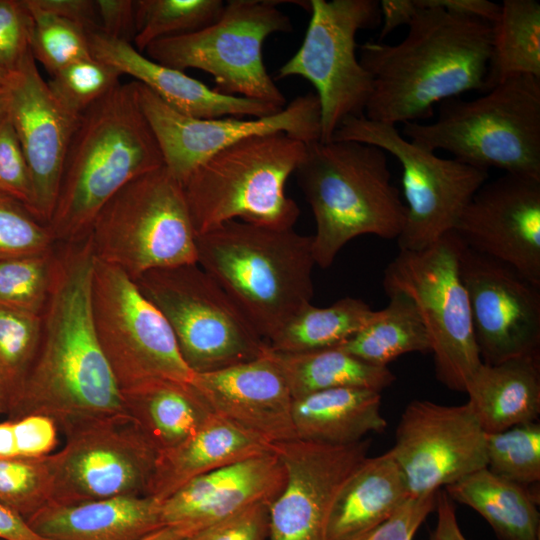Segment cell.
<instances>
[{
    "mask_svg": "<svg viewBox=\"0 0 540 540\" xmlns=\"http://www.w3.org/2000/svg\"><path fill=\"white\" fill-rule=\"evenodd\" d=\"M59 245L36 357L6 418L43 415L68 436L127 415L95 327L92 242L87 235Z\"/></svg>",
    "mask_w": 540,
    "mask_h": 540,
    "instance_id": "obj_1",
    "label": "cell"
},
{
    "mask_svg": "<svg viewBox=\"0 0 540 540\" xmlns=\"http://www.w3.org/2000/svg\"><path fill=\"white\" fill-rule=\"evenodd\" d=\"M417 13L397 44L366 42L360 63L373 80L364 116L387 124L418 122L460 94L487 92L491 23L416 0Z\"/></svg>",
    "mask_w": 540,
    "mask_h": 540,
    "instance_id": "obj_2",
    "label": "cell"
},
{
    "mask_svg": "<svg viewBox=\"0 0 540 540\" xmlns=\"http://www.w3.org/2000/svg\"><path fill=\"white\" fill-rule=\"evenodd\" d=\"M164 166L134 81L119 83L82 115L48 224L57 244L86 237L102 207L133 179Z\"/></svg>",
    "mask_w": 540,
    "mask_h": 540,
    "instance_id": "obj_3",
    "label": "cell"
},
{
    "mask_svg": "<svg viewBox=\"0 0 540 540\" xmlns=\"http://www.w3.org/2000/svg\"><path fill=\"white\" fill-rule=\"evenodd\" d=\"M312 236L228 221L196 236L197 264L269 343L314 294Z\"/></svg>",
    "mask_w": 540,
    "mask_h": 540,
    "instance_id": "obj_4",
    "label": "cell"
},
{
    "mask_svg": "<svg viewBox=\"0 0 540 540\" xmlns=\"http://www.w3.org/2000/svg\"><path fill=\"white\" fill-rule=\"evenodd\" d=\"M316 224L315 264L328 268L352 239L374 235L397 239L406 208L391 182L387 153L348 140L308 143L295 171Z\"/></svg>",
    "mask_w": 540,
    "mask_h": 540,
    "instance_id": "obj_5",
    "label": "cell"
},
{
    "mask_svg": "<svg viewBox=\"0 0 540 540\" xmlns=\"http://www.w3.org/2000/svg\"><path fill=\"white\" fill-rule=\"evenodd\" d=\"M401 134L478 169L540 179V79L514 76L475 99L444 100L433 122L405 123Z\"/></svg>",
    "mask_w": 540,
    "mask_h": 540,
    "instance_id": "obj_6",
    "label": "cell"
},
{
    "mask_svg": "<svg viewBox=\"0 0 540 540\" xmlns=\"http://www.w3.org/2000/svg\"><path fill=\"white\" fill-rule=\"evenodd\" d=\"M306 145L285 132L255 135L200 164L183 184L196 236L238 219L279 230L293 228L300 210L285 186Z\"/></svg>",
    "mask_w": 540,
    "mask_h": 540,
    "instance_id": "obj_7",
    "label": "cell"
},
{
    "mask_svg": "<svg viewBox=\"0 0 540 540\" xmlns=\"http://www.w3.org/2000/svg\"><path fill=\"white\" fill-rule=\"evenodd\" d=\"M88 235L95 257L133 280L150 270L197 263L184 189L165 166L121 188L99 211Z\"/></svg>",
    "mask_w": 540,
    "mask_h": 540,
    "instance_id": "obj_8",
    "label": "cell"
},
{
    "mask_svg": "<svg viewBox=\"0 0 540 540\" xmlns=\"http://www.w3.org/2000/svg\"><path fill=\"white\" fill-rule=\"evenodd\" d=\"M273 0H230L221 17L193 33L151 43L147 57L170 68L209 73L216 91L283 108L287 101L263 61V45L274 33L293 30Z\"/></svg>",
    "mask_w": 540,
    "mask_h": 540,
    "instance_id": "obj_9",
    "label": "cell"
},
{
    "mask_svg": "<svg viewBox=\"0 0 540 540\" xmlns=\"http://www.w3.org/2000/svg\"><path fill=\"white\" fill-rule=\"evenodd\" d=\"M167 320L193 373H207L262 356L268 343L197 263L150 270L136 280Z\"/></svg>",
    "mask_w": 540,
    "mask_h": 540,
    "instance_id": "obj_10",
    "label": "cell"
},
{
    "mask_svg": "<svg viewBox=\"0 0 540 540\" xmlns=\"http://www.w3.org/2000/svg\"><path fill=\"white\" fill-rule=\"evenodd\" d=\"M464 246L451 231L426 249L399 250L382 281L386 295L402 293L413 301L429 336L437 379L459 392L482 364L459 270Z\"/></svg>",
    "mask_w": 540,
    "mask_h": 540,
    "instance_id": "obj_11",
    "label": "cell"
},
{
    "mask_svg": "<svg viewBox=\"0 0 540 540\" xmlns=\"http://www.w3.org/2000/svg\"><path fill=\"white\" fill-rule=\"evenodd\" d=\"M331 140L379 147L402 169L405 222L397 237L399 250L419 251L453 231L457 221L489 173L454 158H443L406 139L396 125L348 117Z\"/></svg>",
    "mask_w": 540,
    "mask_h": 540,
    "instance_id": "obj_12",
    "label": "cell"
},
{
    "mask_svg": "<svg viewBox=\"0 0 540 540\" xmlns=\"http://www.w3.org/2000/svg\"><path fill=\"white\" fill-rule=\"evenodd\" d=\"M309 24L296 53L277 79L302 77L316 89L321 110L320 141L333 137L348 117L364 116L373 80L356 55V35L381 23L379 1L311 0Z\"/></svg>",
    "mask_w": 540,
    "mask_h": 540,
    "instance_id": "obj_13",
    "label": "cell"
},
{
    "mask_svg": "<svg viewBox=\"0 0 540 540\" xmlns=\"http://www.w3.org/2000/svg\"><path fill=\"white\" fill-rule=\"evenodd\" d=\"M92 307L98 339L120 391L151 379L191 382L159 309L123 270L96 258Z\"/></svg>",
    "mask_w": 540,
    "mask_h": 540,
    "instance_id": "obj_14",
    "label": "cell"
},
{
    "mask_svg": "<svg viewBox=\"0 0 540 540\" xmlns=\"http://www.w3.org/2000/svg\"><path fill=\"white\" fill-rule=\"evenodd\" d=\"M65 437L63 447L48 456L51 502L147 495L158 451L127 416Z\"/></svg>",
    "mask_w": 540,
    "mask_h": 540,
    "instance_id": "obj_15",
    "label": "cell"
},
{
    "mask_svg": "<svg viewBox=\"0 0 540 540\" xmlns=\"http://www.w3.org/2000/svg\"><path fill=\"white\" fill-rule=\"evenodd\" d=\"M140 108L161 150L164 166L182 184L204 161L245 138L285 132L308 144L321 137V110L315 93L293 99L271 115L195 118L185 115L134 81Z\"/></svg>",
    "mask_w": 540,
    "mask_h": 540,
    "instance_id": "obj_16",
    "label": "cell"
},
{
    "mask_svg": "<svg viewBox=\"0 0 540 540\" xmlns=\"http://www.w3.org/2000/svg\"><path fill=\"white\" fill-rule=\"evenodd\" d=\"M411 496H423L486 468L485 432L467 403L413 400L390 449Z\"/></svg>",
    "mask_w": 540,
    "mask_h": 540,
    "instance_id": "obj_17",
    "label": "cell"
},
{
    "mask_svg": "<svg viewBox=\"0 0 540 540\" xmlns=\"http://www.w3.org/2000/svg\"><path fill=\"white\" fill-rule=\"evenodd\" d=\"M482 363L540 355V285L464 246L459 262Z\"/></svg>",
    "mask_w": 540,
    "mask_h": 540,
    "instance_id": "obj_18",
    "label": "cell"
},
{
    "mask_svg": "<svg viewBox=\"0 0 540 540\" xmlns=\"http://www.w3.org/2000/svg\"><path fill=\"white\" fill-rule=\"evenodd\" d=\"M272 446L286 481L269 505L267 540H325L332 504L367 457L370 441L334 446L294 439Z\"/></svg>",
    "mask_w": 540,
    "mask_h": 540,
    "instance_id": "obj_19",
    "label": "cell"
},
{
    "mask_svg": "<svg viewBox=\"0 0 540 540\" xmlns=\"http://www.w3.org/2000/svg\"><path fill=\"white\" fill-rule=\"evenodd\" d=\"M453 231L468 249L540 285V179L505 173L487 180Z\"/></svg>",
    "mask_w": 540,
    "mask_h": 540,
    "instance_id": "obj_20",
    "label": "cell"
},
{
    "mask_svg": "<svg viewBox=\"0 0 540 540\" xmlns=\"http://www.w3.org/2000/svg\"><path fill=\"white\" fill-rule=\"evenodd\" d=\"M6 112L30 172L31 213L48 225L67 151L81 116L68 111L53 95L32 52L14 71L7 91Z\"/></svg>",
    "mask_w": 540,
    "mask_h": 540,
    "instance_id": "obj_21",
    "label": "cell"
},
{
    "mask_svg": "<svg viewBox=\"0 0 540 540\" xmlns=\"http://www.w3.org/2000/svg\"><path fill=\"white\" fill-rule=\"evenodd\" d=\"M268 349L248 362L194 373L191 383L213 414L275 445L296 439L294 399Z\"/></svg>",
    "mask_w": 540,
    "mask_h": 540,
    "instance_id": "obj_22",
    "label": "cell"
},
{
    "mask_svg": "<svg viewBox=\"0 0 540 540\" xmlns=\"http://www.w3.org/2000/svg\"><path fill=\"white\" fill-rule=\"evenodd\" d=\"M286 481L274 450L196 477L161 501L164 526L187 524L201 530L257 503L271 504Z\"/></svg>",
    "mask_w": 540,
    "mask_h": 540,
    "instance_id": "obj_23",
    "label": "cell"
},
{
    "mask_svg": "<svg viewBox=\"0 0 540 540\" xmlns=\"http://www.w3.org/2000/svg\"><path fill=\"white\" fill-rule=\"evenodd\" d=\"M91 55L147 87L175 110L195 118L263 117L282 108L222 94L201 81L162 65L138 51L130 42L99 30L87 32Z\"/></svg>",
    "mask_w": 540,
    "mask_h": 540,
    "instance_id": "obj_24",
    "label": "cell"
},
{
    "mask_svg": "<svg viewBox=\"0 0 540 540\" xmlns=\"http://www.w3.org/2000/svg\"><path fill=\"white\" fill-rule=\"evenodd\" d=\"M26 521L46 540H141L164 526L161 502L147 495L50 502Z\"/></svg>",
    "mask_w": 540,
    "mask_h": 540,
    "instance_id": "obj_25",
    "label": "cell"
},
{
    "mask_svg": "<svg viewBox=\"0 0 540 540\" xmlns=\"http://www.w3.org/2000/svg\"><path fill=\"white\" fill-rule=\"evenodd\" d=\"M272 450L271 444L212 413L192 436L158 453L147 496L161 502L196 477Z\"/></svg>",
    "mask_w": 540,
    "mask_h": 540,
    "instance_id": "obj_26",
    "label": "cell"
},
{
    "mask_svg": "<svg viewBox=\"0 0 540 540\" xmlns=\"http://www.w3.org/2000/svg\"><path fill=\"white\" fill-rule=\"evenodd\" d=\"M411 497L392 453L366 457L332 504L325 540H351L389 518Z\"/></svg>",
    "mask_w": 540,
    "mask_h": 540,
    "instance_id": "obj_27",
    "label": "cell"
},
{
    "mask_svg": "<svg viewBox=\"0 0 540 540\" xmlns=\"http://www.w3.org/2000/svg\"><path fill=\"white\" fill-rule=\"evenodd\" d=\"M470 409L485 433L537 421L540 414V355L482 363L466 391Z\"/></svg>",
    "mask_w": 540,
    "mask_h": 540,
    "instance_id": "obj_28",
    "label": "cell"
},
{
    "mask_svg": "<svg viewBox=\"0 0 540 540\" xmlns=\"http://www.w3.org/2000/svg\"><path fill=\"white\" fill-rule=\"evenodd\" d=\"M121 395L127 417L158 453L192 436L212 414L191 382L151 379Z\"/></svg>",
    "mask_w": 540,
    "mask_h": 540,
    "instance_id": "obj_29",
    "label": "cell"
},
{
    "mask_svg": "<svg viewBox=\"0 0 540 540\" xmlns=\"http://www.w3.org/2000/svg\"><path fill=\"white\" fill-rule=\"evenodd\" d=\"M380 406V392L357 387L332 388L294 399L296 439L334 446L357 443L370 432L386 429Z\"/></svg>",
    "mask_w": 540,
    "mask_h": 540,
    "instance_id": "obj_30",
    "label": "cell"
},
{
    "mask_svg": "<svg viewBox=\"0 0 540 540\" xmlns=\"http://www.w3.org/2000/svg\"><path fill=\"white\" fill-rule=\"evenodd\" d=\"M452 499L478 512L501 540H540L539 497L488 468L445 487Z\"/></svg>",
    "mask_w": 540,
    "mask_h": 540,
    "instance_id": "obj_31",
    "label": "cell"
},
{
    "mask_svg": "<svg viewBox=\"0 0 540 540\" xmlns=\"http://www.w3.org/2000/svg\"><path fill=\"white\" fill-rule=\"evenodd\" d=\"M268 353L281 372L293 399L340 387L381 392L395 381L388 367L367 363L335 347L303 353Z\"/></svg>",
    "mask_w": 540,
    "mask_h": 540,
    "instance_id": "obj_32",
    "label": "cell"
},
{
    "mask_svg": "<svg viewBox=\"0 0 540 540\" xmlns=\"http://www.w3.org/2000/svg\"><path fill=\"white\" fill-rule=\"evenodd\" d=\"M389 302L338 348L375 366L401 355L431 352L429 336L413 301L405 294L387 295Z\"/></svg>",
    "mask_w": 540,
    "mask_h": 540,
    "instance_id": "obj_33",
    "label": "cell"
},
{
    "mask_svg": "<svg viewBox=\"0 0 540 540\" xmlns=\"http://www.w3.org/2000/svg\"><path fill=\"white\" fill-rule=\"evenodd\" d=\"M491 26L488 90L514 76L540 79V3L504 0Z\"/></svg>",
    "mask_w": 540,
    "mask_h": 540,
    "instance_id": "obj_34",
    "label": "cell"
},
{
    "mask_svg": "<svg viewBox=\"0 0 540 540\" xmlns=\"http://www.w3.org/2000/svg\"><path fill=\"white\" fill-rule=\"evenodd\" d=\"M367 303L345 297L328 307L309 304L298 312L268 343L283 353H303L335 348L362 329L374 316Z\"/></svg>",
    "mask_w": 540,
    "mask_h": 540,
    "instance_id": "obj_35",
    "label": "cell"
},
{
    "mask_svg": "<svg viewBox=\"0 0 540 540\" xmlns=\"http://www.w3.org/2000/svg\"><path fill=\"white\" fill-rule=\"evenodd\" d=\"M42 316L0 306V396L2 415L17 402L39 347Z\"/></svg>",
    "mask_w": 540,
    "mask_h": 540,
    "instance_id": "obj_36",
    "label": "cell"
},
{
    "mask_svg": "<svg viewBox=\"0 0 540 540\" xmlns=\"http://www.w3.org/2000/svg\"><path fill=\"white\" fill-rule=\"evenodd\" d=\"M222 0H137L135 48L144 52L156 40L199 31L222 15Z\"/></svg>",
    "mask_w": 540,
    "mask_h": 540,
    "instance_id": "obj_37",
    "label": "cell"
},
{
    "mask_svg": "<svg viewBox=\"0 0 540 540\" xmlns=\"http://www.w3.org/2000/svg\"><path fill=\"white\" fill-rule=\"evenodd\" d=\"M485 450L486 468L494 474L528 490L530 485L539 483L540 424L538 420L518 424L496 433H485Z\"/></svg>",
    "mask_w": 540,
    "mask_h": 540,
    "instance_id": "obj_38",
    "label": "cell"
},
{
    "mask_svg": "<svg viewBox=\"0 0 540 540\" xmlns=\"http://www.w3.org/2000/svg\"><path fill=\"white\" fill-rule=\"evenodd\" d=\"M57 245L45 252L0 260V306L42 315L54 275Z\"/></svg>",
    "mask_w": 540,
    "mask_h": 540,
    "instance_id": "obj_39",
    "label": "cell"
},
{
    "mask_svg": "<svg viewBox=\"0 0 540 540\" xmlns=\"http://www.w3.org/2000/svg\"><path fill=\"white\" fill-rule=\"evenodd\" d=\"M32 16L31 52L54 75L66 66L91 57L87 31L80 25L42 12L24 0Z\"/></svg>",
    "mask_w": 540,
    "mask_h": 540,
    "instance_id": "obj_40",
    "label": "cell"
},
{
    "mask_svg": "<svg viewBox=\"0 0 540 540\" xmlns=\"http://www.w3.org/2000/svg\"><path fill=\"white\" fill-rule=\"evenodd\" d=\"M48 456L0 458V503L26 520L52 501Z\"/></svg>",
    "mask_w": 540,
    "mask_h": 540,
    "instance_id": "obj_41",
    "label": "cell"
},
{
    "mask_svg": "<svg viewBox=\"0 0 540 540\" xmlns=\"http://www.w3.org/2000/svg\"><path fill=\"white\" fill-rule=\"evenodd\" d=\"M121 76L117 69L91 56L61 69L47 83L68 111L81 116L115 88Z\"/></svg>",
    "mask_w": 540,
    "mask_h": 540,
    "instance_id": "obj_42",
    "label": "cell"
},
{
    "mask_svg": "<svg viewBox=\"0 0 540 540\" xmlns=\"http://www.w3.org/2000/svg\"><path fill=\"white\" fill-rule=\"evenodd\" d=\"M57 245L49 226L0 192V260L42 253Z\"/></svg>",
    "mask_w": 540,
    "mask_h": 540,
    "instance_id": "obj_43",
    "label": "cell"
},
{
    "mask_svg": "<svg viewBox=\"0 0 540 540\" xmlns=\"http://www.w3.org/2000/svg\"><path fill=\"white\" fill-rule=\"evenodd\" d=\"M0 192L16 199L31 212L30 172L7 112L0 115Z\"/></svg>",
    "mask_w": 540,
    "mask_h": 540,
    "instance_id": "obj_44",
    "label": "cell"
},
{
    "mask_svg": "<svg viewBox=\"0 0 540 540\" xmlns=\"http://www.w3.org/2000/svg\"><path fill=\"white\" fill-rule=\"evenodd\" d=\"M32 16L24 0H0V66L14 72L31 52Z\"/></svg>",
    "mask_w": 540,
    "mask_h": 540,
    "instance_id": "obj_45",
    "label": "cell"
},
{
    "mask_svg": "<svg viewBox=\"0 0 540 540\" xmlns=\"http://www.w3.org/2000/svg\"><path fill=\"white\" fill-rule=\"evenodd\" d=\"M269 505L253 504L195 532L186 540H267Z\"/></svg>",
    "mask_w": 540,
    "mask_h": 540,
    "instance_id": "obj_46",
    "label": "cell"
},
{
    "mask_svg": "<svg viewBox=\"0 0 540 540\" xmlns=\"http://www.w3.org/2000/svg\"><path fill=\"white\" fill-rule=\"evenodd\" d=\"M438 491L411 496L389 518L351 540H413L428 515L435 511Z\"/></svg>",
    "mask_w": 540,
    "mask_h": 540,
    "instance_id": "obj_47",
    "label": "cell"
},
{
    "mask_svg": "<svg viewBox=\"0 0 540 540\" xmlns=\"http://www.w3.org/2000/svg\"><path fill=\"white\" fill-rule=\"evenodd\" d=\"M9 420L16 457L40 458L54 452L58 443L59 430L52 419L31 414Z\"/></svg>",
    "mask_w": 540,
    "mask_h": 540,
    "instance_id": "obj_48",
    "label": "cell"
},
{
    "mask_svg": "<svg viewBox=\"0 0 540 540\" xmlns=\"http://www.w3.org/2000/svg\"><path fill=\"white\" fill-rule=\"evenodd\" d=\"M99 31L123 41L134 40L136 7L132 0H95Z\"/></svg>",
    "mask_w": 540,
    "mask_h": 540,
    "instance_id": "obj_49",
    "label": "cell"
},
{
    "mask_svg": "<svg viewBox=\"0 0 540 540\" xmlns=\"http://www.w3.org/2000/svg\"><path fill=\"white\" fill-rule=\"evenodd\" d=\"M38 10L82 26L87 32L99 30L95 0H28Z\"/></svg>",
    "mask_w": 540,
    "mask_h": 540,
    "instance_id": "obj_50",
    "label": "cell"
},
{
    "mask_svg": "<svg viewBox=\"0 0 540 540\" xmlns=\"http://www.w3.org/2000/svg\"><path fill=\"white\" fill-rule=\"evenodd\" d=\"M437 521L429 540H467L462 533L452 499L444 490L437 492Z\"/></svg>",
    "mask_w": 540,
    "mask_h": 540,
    "instance_id": "obj_51",
    "label": "cell"
},
{
    "mask_svg": "<svg viewBox=\"0 0 540 540\" xmlns=\"http://www.w3.org/2000/svg\"><path fill=\"white\" fill-rule=\"evenodd\" d=\"M379 8L383 22L379 40H383L398 27L408 26L419 6L416 0H382L379 1Z\"/></svg>",
    "mask_w": 540,
    "mask_h": 540,
    "instance_id": "obj_52",
    "label": "cell"
},
{
    "mask_svg": "<svg viewBox=\"0 0 540 540\" xmlns=\"http://www.w3.org/2000/svg\"><path fill=\"white\" fill-rule=\"evenodd\" d=\"M430 4L449 12L482 19L493 23L500 12V5L487 0H428Z\"/></svg>",
    "mask_w": 540,
    "mask_h": 540,
    "instance_id": "obj_53",
    "label": "cell"
},
{
    "mask_svg": "<svg viewBox=\"0 0 540 540\" xmlns=\"http://www.w3.org/2000/svg\"><path fill=\"white\" fill-rule=\"evenodd\" d=\"M0 539L46 540L35 533L26 519L0 503Z\"/></svg>",
    "mask_w": 540,
    "mask_h": 540,
    "instance_id": "obj_54",
    "label": "cell"
},
{
    "mask_svg": "<svg viewBox=\"0 0 540 540\" xmlns=\"http://www.w3.org/2000/svg\"><path fill=\"white\" fill-rule=\"evenodd\" d=\"M198 529L192 525H166L152 532L141 540H186Z\"/></svg>",
    "mask_w": 540,
    "mask_h": 540,
    "instance_id": "obj_55",
    "label": "cell"
},
{
    "mask_svg": "<svg viewBox=\"0 0 540 540\" xmlns=\"http://www.w3.org/2000/svg\"><path fill=\"white\" fill-rule=\"evenodd\" d=\"M13 74L14 72L0 66V94L7 93L13 78Z\"/></svg>",
    "mask_w": 540,
    "mask_h": 540,
    "instance_id": "obj_56",
    "label": "cell"
},
{
    "mask_svg": "<svg viewBox=\"0 0 540 540\" xmlns=\"http://www.w3.org/2000/svg\"><path fill=\"white\" fill-rule=\"evenodd\" d=\"M7 110V93L0 94V115Z\"/></svg>",
    "mask_w": 540,
    "mask_h": 540,
    "instance_id": "obj_57",
    "label": "cell"
},
{
    "mask_svg": "<svg viewBox=\"0 0 540 540\" xmlns=\"http://www.w3.org/2000/svg\"><path fill=\"white\" fill-rule=\"evenodd\" d=\"M0 415H2V404H1V396H0Z\"/></svg>",
    "mask_w": 540,
    "mask_h": 540,
    "instance_id": "obj_58",
    "label": "cell"
},
{
    "mask_svg": "<svg viewBox=\"0 0 540 540\" xmlns=\"http://www.w3.org/2000/svg\"><path fill=\"white\" fill-rule=\"evenodd\" d=\"M0 540H3V539H0Z\"/></svg>",
    "mask_w": 540,
    "mask_h": 540,
    "instance_id": "obj_59",
    "label": "cell"
},
{
    "mask_svg": "<svg viewBox=\"0 0 540 540\" xmlns=\"http://www.w3.org/2000/svg\"><path fill=\"white\" fill-rule=\"evenodd\" d=\"M4 114V113H3ZM2 115V114H1Z\"/></svg>",
    "mask_w": 540,
    "mask_h": 540,
    "instance_id": "obj_60",
    "label": "cell"
}]
</instances>
